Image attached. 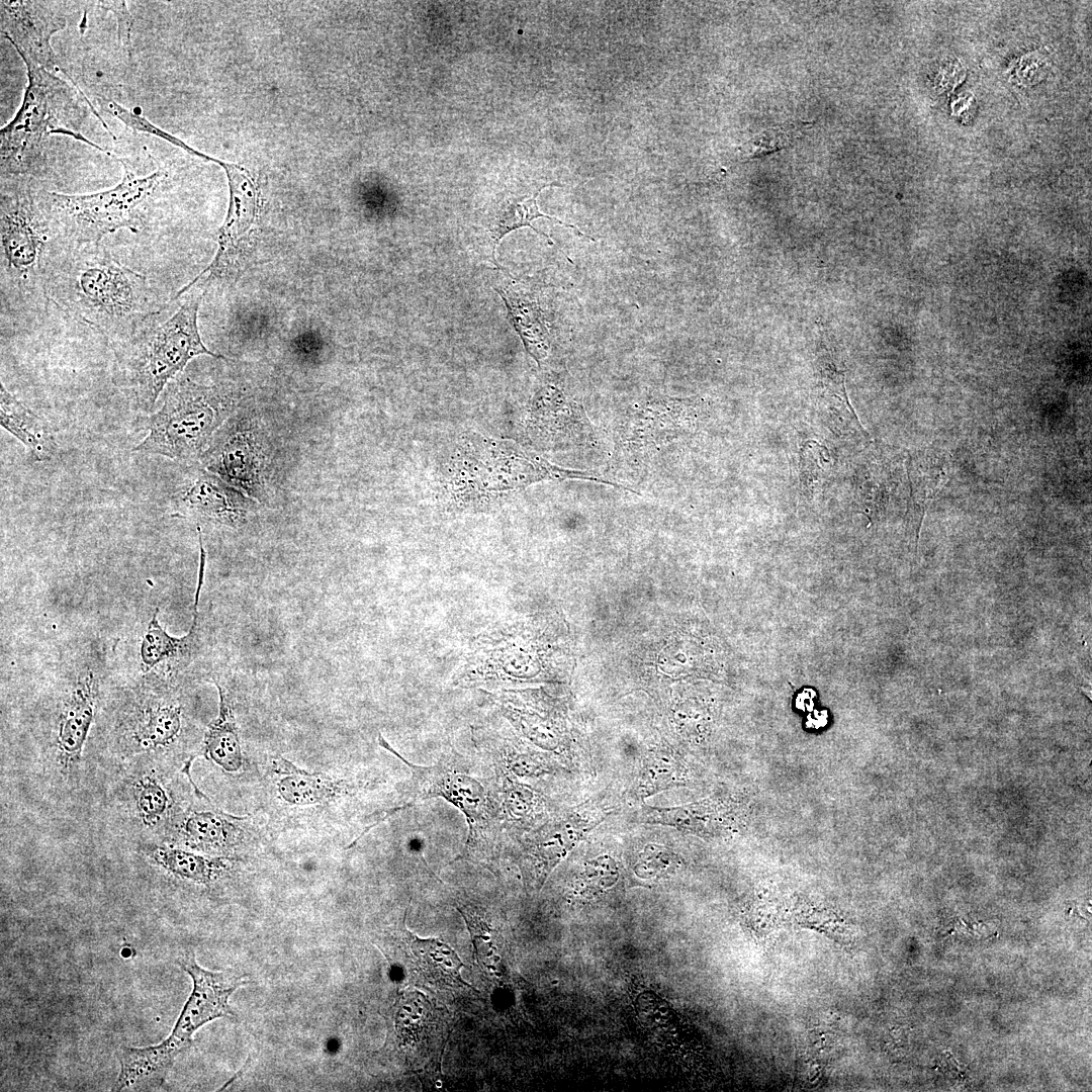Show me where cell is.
<instances>
[{
	"label": "cell",
	"instance_id": "obj_1",
	"mask_svg": "<svg viewBox=\"0 0 1092 1092\" xmlns=\"http://www.w3.org/2000/svg\"><path fill=\"white\" fill-rule=\"evenodd\" d=\"M0 197L1 329L28 332L46 317L48 269L70 243L29 177H1Z\"/></svg>",
	"mask_w": 1092,
	"mask_h": 1092
},
{
	"label": "cell",
	"instance_id": "obj_2",
	"mask_svg": "<svg viewBox=\"0 0 1092 1092\" xmlns=\"http://www.w3.org/2000/svg\"><path fill=\"white\" fill-rule=\"evenodd\" d=\"M50 301L102 335L111 346L127 338L162 304L148 278L100 244H68L47 273Z\"/></svg>",
	"mask_w": 1092,
	"mask_h": 1092
},
{
	"label": "cell",
	"instance_id": "obj_3",
	"mask_svg": "<svg viewBox=\"0 0 1092 1092\" xmlns=\"http://www.w3.org/2000/svg\"><path fill=\"white\" fill-rule=\"evenodd\" d=\"M186 728L174 673L156 669L104 690L90 743L105 768L145 759L175 763Z\"/></svg>",
	"mask_w": 1092,
	"mask_h": 1092
},
{
	"label": "cell",
	"instance_id": "obj_4",
	"mask_svg": "<svg viewBox=\"0 0 1092 1092\" xmlns=\"http://www.w3.org/2000/svg\"><path fill=\"white\" fill-rule=\"evenodd\" d=\"M190 294L172 312L168 304L145 318L125 339L111 345L113 380L135 410L151 412L159 395L196 356L224 359L203 344L197 313L206 291L202 282H190L178 291Z\"/></svg>",
	"mask_w": 1092,
	"mask_h": 1092
},
{
	"label": "cell",
	"instance_id": "obj_5",
	"mask_svg": "<svg viewBox=\"0 0 1092 1092\" xmlns=\"http://www.w3.org/2000/svg\"><path fill=\"white\" fill-rule=\"evenodd\" d=\"M27 86L14 118L0 131L1 177H29L44 163L47 143L53 134H66L110 155L83 133L89 110L101 120L76 85L55 73L25 63Z\"/></svg>",
	"mask_w": 1092,
	"mask_h": 1092
},
{
	"label": "cell",
	"instance_id": "obj_6",
	"mask_svg": "<svg viewBox=\"0 0 1092 1092\" xmlns=\"http://www.w3.org/2000/svg\"><path fill=\"white\" fill-rule=\"evenodd\" d=\"M104 690L99 658L82 655L66 668L41 709L39 758L44 777L61 792L81 786Z\"/></svg>",
	"mask_w": 1092,
	"mask_h": 1092
},
{
	"label": "cell",
	"instance_id": "obj_7",
	"mask_svg": "<svg viewBox=\"0 0 1092 1092\" xmlns=\"http://www.w3.org/2000/svg\"><path fill=\"white\" fill-rule=\"evenodd\" d=\"M178 963L192 979L193 988L173 1029L159 1043L121 1049L119 1074L112 1091L159 1088L177 1057L191 1048L199 1028L215 1019L235 1016L230 998L247 984L246 975L232 969L206 970L198 965L192 951L182 956Z\"/></svg>",
	"mask_w": 1092,
	"mask_h": 1092
},
{
	"label": "cell",
	"instance_id": "obj_8",
	"mask_svg": "<svg viewBox=\"0 0 1092 1092\" xmlns=\"http://www.w3.org/2000/svg\"><path fill=\"white\" fill-rule=\"evenodd\" d=\"M124 173L114 187L91 194H63L41 189L42 201L63 238L70 244L100 243L118 230L138 234L149 215L168 173L160 168L140 172L133 162L116 158Z\"/></svg>",
	"mask_w": 1092,
	"mask_h": 1092
},
{
	"label": "cell",
	"instance_id": "obj_9",
	"mask_svg": "<svg viewBox=\"0 0 1092 1092\" xmlns=\"http://www.w3.org/2000/svg\"><path fill=\"white\" fill-rule=\"evenodd\" d=\"M234 408L229 389L175 378L165 388L163 404L150 417L148 435L133 451L178 460L200 458Z\"/></svg>",
	"mask_w": 1092,
	"mask_h": 1092
},
{
	"label": "cell",
	"instance_id": "obj_10",
	"mask_svg": "<svg viewBox=\"0 0 1092 1092\" xmlns=\"http://www.w3.org/2000/svg\"><path fill=\"white\" fill-rule=\"evenodd\" d=\"M175 763L135 760L107 768L104 801L109 819L131 845L162 843L179 815Z\"/></svg>",
	"mask_w": 1092,
	"mask_h": 1092
},
{
	"label": "cell",
	"instance_id": "obj_11",
	"mask_svg": "<svg viewBox=\"0 0 1092 1092\" xmlns=\"http://www.w3.org/2000/svg\"><path fill=\"white\" fill-rule=\"evenodd\" d=\"M378 743L411 769L412 802L442 797L465 815L469 833L462 856L481 858L491 854L493 832L489 827L492 824V806L484 786L478 780L442 761L433 766L415 765L400 756L381 734Z\"/></svg>",
	"mask_w": 1092,
	"mask_h": 1092
},
{
	"label": "cell",
	"instance_id": "obj_12",
	"mask_svg": "<svg viewBox=\"0 0 1092 1092\" xmlns=\"http://www.w3.org/2000/svg\"><path fill=\"white\" fill-rule=\"evenodd\" d=\"M66 17L50 1H1V30L24 63L59 71L52 36L65 28Z\"/></svg>",
	"mask_w": 1092,
	"mask_h": 1092
},
{
	"label": "cell",
	"instance_id": "obj_13",
	"mask_svg": "<svg viewBox=\"0 0 1092 1092\" xmlns=\"http://www.w3.org/2000/svg\"><path fill=\"white\" fill-rule=\"evenodd\" d=\"M215 163L226 173L230 204L224 222L218 230V249L214 259L194 279L206 285L212 280L232 275L258 212V190L249 172L217 159Z\"/></svg>",
	"mask_w": 1092,
	"mask_h": 1092
},
{
	"label": "cell",
	"instance_id": "obj_14",
	"mask_svg": "<svg viewBox=\"0 0 1092 1092\" xmlns=\"http://www.w3.org/2000/svg\"><path fill=\"white\" fill-rule=\"evenodd\" d=\"M200 459L209 472L256 496L261 485V454L254 437L242 425L230 422L219 428Z\"/></svg>",
	"mask_w": 1092,
	"mask_h": 1092
},
{
	"label": "cell",
	"instance_id": "obj_15",
	"mask_svg": "<svg viewBox=\"0 0 1092 1092\" xmlns=\"http://www.w3.org/2000/svg\"><path fill=\"white\" fill-rule=\"evenodd\" d=\"M240 491L208 470H199L174 498L176 516L235 527L246 514Z\"/></svg>",
	"mask_w": 1092,
	"mask_h": 1092
},
{
	"label": "cell",
	"instance_id": "obj_16",
	"mask_svg": "<svg viewBox=\"0 0 1092 1092\" xmlns=\"http://www.w3.org/2000/svg\"><path fill=\"white\" fill-rule=\"evenodd\" d=\"M198 540L200 547V563L194 598L193 619L189 632L182 637L171 636L160 625L158 618L159 609H156L142 634L139 648L141 669L144 673L156 669L169 672L168 668L176 671L188 663L198 649V604L203 583L206 557L202 538H198Z\"/></svg>",
	"mask_w": 1092,
	"mask_h": 1092
},
{
	"label": "cell",
	"instance_id": "obj_17",
	"mask_svg": "<svg viewBox=\"0 0 1092 1092\" xmlns=\"http://www.w3.org/2000/svg\"><path fill=\"white\" fill-rule=\"evenodd\" d=\"M132 849L155 875L174 882L210 887L224 878L230 868L222 856L201 854L166 843H144Z\"/></svg>",
	"mask_w": 1092,
	"mask_h": 1092
},
{
	"label": "cell",
	"instance_id": "obj_18",
	"mask_svg": "<svg viewBox=\"0 0 1092 1092\" xmlns=\"http://www.w3.org/2000/svg\"><path fill=\"white\" fill-rule=\"evenodd\" d=\"M237 819L214 809L189 808L179 815L162 843L204 852L225 851L238 840Z\"/></svg>",
	"mask_w": 1092,
	"mask_h": 1092
},
{
	"label": "cell",
	"instance_id": "obj_19",
	"mask_svg": "<svg viewBox=\"0 0 1092 1092\" xmlns=\"http://www.w3.org/2000/svg\"><path fill=\"white\" fill-rule=\"evenodd\" d=\"M0 423L37 461L53 458L57 443L48 423L0 383Z\"/></svg>",
	"mask_w": 1092,
	"mask_h": 1092
},
{
	"label": "cell",
	"instance_id": "obj_20",
	"mask_svg": "<svg viewBox=\"0 0 1092 1092\" xmlns=\"http://www.w3.org/2000/svg\"><path fill=\"white\" fill-rule=\"evenodd\" d=\"M218 695V715L208 725L198 755L214 762L228 772H235L243 766L241 742L233 709L222 687L214 682Z\"/></svg>",
	"mask_w": 1092,
	"mask_h": 1092
},
{
	"label": "cell",
	"instance_id": "obj_21",
	"mask_svg": "<svg viewBox=\"0 0 1092 1092\" xmlns=\"http://www.w3.org/2000/svg\"><path fill=\"white\" fill-rule=\"evenodd\" d=\"M947 462L935 454L909 458L907 472L910 487L909 518L916 536L928 506L942 488L948 476Z\"/></svg>",
	"mask_w": 1092,
	"mask_h": 1092
},
{
	"label": "cell",
	"instance_id": "obj_22",
	"mask_svg": "<svg viewBox=\"0 0 1092 1092\" xmlns=\"http://www.w3.org/2000/svg\"><path fill=\"white\" fill-rule=\"evenodd\" d=\"M274 762L281 775L278 792L282 799L290 804L321 803L344 791L342 782L333 781L322 774H309L299 769L282 757H278Z\"/></svg>",
	"mask_w": 1092,
	"mask_h": 1092
},
{
	"label": "cell",
	"instance_id": "obj_23",
	"mask_svg": "<svg viewBox=\"0 0 1092 1092\" xmlns=\"http://www.w3.org/2000/svg\"><path fill=\"white\" fill-rule=\"evenodd\" d=\"M548 186H559V184L552 183V184L543 185L541 188H539L530 197L524 196V197H521V198H517V199L508 200L505 204H503L499 212L497 213L495 219L493 220L492 228L490 229L491 237H492V240H493L492 256H493L494 261H495L494 251H495V248H496L497 244L500 242V240L508 233H510V232H512L514 230L520 229L522 226L531 228L537 234H540V235L546 237L548 239L549 243L552 244L551 239L549 238V236H547L546 234L540 233L537 229H535L531 224V222L534 219L538 218V217H546L548 219H552V220L558 222L559 224H562L564 226L573 229L575 231V234L580 236V237H587V236L583 235L582 233H580V231L578 229H576L574 225L564 223L563 221L559 220L557 217L544 214L543 212H541L539 210V207L537 205V196L539 195L540 191L543 188L548 187ZM587 238H589V237H587ZM495 263H496V265H498L496 261H495Z\"/></svg>",
	"mask_w": 1092,
	"mask_h": 1092
},
{
	"label": "cell",
	"instance_id": "obj_24",
	"mask_svg": "<svg viewBox=\"0 0 1092 1092\" xmlns=\"http://www.w3.org/2000/svg\"><path fill=\"white\" fill-rule=\"evenodd\" d=\"M412 950L421 971L432 982L453 985L460 978L461 961L447 944L438 939H421L412 935Z\"/></svg>",
	"mask_w": 1092,
	"mask_h": 1092
},
{
	"label": "cell",
	"instance_id": "obj_25",
	"mask_svg": "<svg viewBox=\"0 0 1092 1092\" xmlns=\"http://www.w3.org/2000/svg\"><path fill=\"white\" fill-rule=\"evenodd\" d=\"M831 470L828 450L814 441L805 443L801 451L800 479L803 492L813 497L819 492Z\"/></svg>",
	"mask_w": 1092,
	"mask_h": 1092
},
{
	"label": "cell",
	"instance_id": "obj_26",
	"mask_svg": "<svg viewBox=\"0 0 1092 1092\" xmlns=\"http://www.w3.org/2000/svg\"><path fill=\"white\" fill-rule=\"evenodd\" d=\"M107 101H108L107 102V107H108L109 112L113 116H115L117 119H119L122 123H124L127 127L132 129L133 131L154 135V136L159 138L161 140H164V141H166V142H168V143H170V144H172V145H174V146H176L178 148H181L182 150L188 152L189 154L201 157V158H203L205 160H208V161L209 160L212 161L213 158L210 159V157L205 156L202 153H199V152L195 151L194 149L190 148L189 146L184 144L182 141H180L176 136L172 135L171 133H169V132L165 131L164 129H162V128L158 127L157 125H155L153 122H151L145 116L136 113L135 111H132V110L128 109V108L123 107L122 105H120L119 103H117V102H115L113 100H110V101L107 100Z\"/></svg>",
	"mask_w": 1092,
	"mask_h": 1092
},
{
	"label": "cell",
	"instance_id": "obj_27",
	"mask_svg": "<svg viewBox=\"0 0 1092 1092\" xmlns=\"http://www.w3.org/2000/svg\"><path fill=\"white\" fill-rule=\"evenodd\" d=\"M94 3L114 14L117 20L119 44L130 55L132 18L127 3L125 1H98Z\"/></svg>",
	"mask_w": 1092,
	"mask_h": 1092
},
{
	"label": "cell",
	"instance_id": "obj_28",
	"mask_svg": "<svg viewBox=\"0 0 1092 1092\" xmlns=\"http://www.w3.org/2000/svg\"><path fill=\"white\" fill-rule=\"evenodd\" d=\"M804 124L796 125L791 124L787 127H780L777 130H769L760 135L753 146H756V150L751 154V157H757L765 152H771L776 149H780L788 145V142L795 138V133L800 131Z\"/></svg>",
	"mask_w": 1092,
	"mask_h": 1092
}]
</instances>
